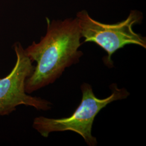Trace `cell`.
I'll list each match as a JSON object with an SVG mask.
<instances>
[{"label": "cell", "instance_id": "7a4b0ae2", "mask_svg": "<svg viewBox=\"0 0 146 146\" xmlns=\"http://www.w3.org/2000/svg\"><path fill=\"white\" fill-rule=\"evenodd\" d=\"M110 88L111 95L101 99L95 95L90 84L83 83L81 86L82 94L81 103L72 115L58 119L36 117L33 121V127L44 137H48L52 132L72 131L81 136L88 146H97V139L92 134L95 117L108 104L125 99L130 95L126 89L119 88L116 84H112Z\"/></svg>", "mask_w": 146, "mask_h": 146}, {"label": "cell", "instance_id": "277c9868", "mask_svg": "<svg viewBox=\"0 0 146 146\" xmlns=\"http://www.w3.org/2000/svg\"><path fill=\"white\" fill-rule=\"evenodd\" d=\"M14 48L16 55L15 64L11 73L0 78V116L10 114L20 105L33 107L38 110H50V102L26 92L27 78L31 75L35 67L20 43H15Z\"/></svg>", "mask_w": 146, "mask_h": 146}, {"label": "cell", "instance_id": "6da1fadb", "mask_svg": "<svg viewBox=\"0 0 146 146\" xmlns=\"http://www.w3.org/2000/svg\"><path fill=\"white\" fill-rule=\"evenodd\" d=\"M46 20L45 36L25 49L31 61L36 62L31 75L27 78V94L54 83L66 68L79 62L84 55L79 50L82 36L76 17L62 21Z\"/></svg>", "mask_w": 146, "mask_h": 146}, {"label": "cell", "instance_id": "3957f363", "mask_svg": "<svg viewBox=\"0 0 146 146\" xmlns=\"http://www.w3.org/2000/svg\"><path fill=\"white\" fill-rule=\"evenodd\" d=\"M81 29L84 43L94 42L106 51L108 55L104 58L108 67H113L111 58L117 50L126 45L135 44L146 48V37L136 33L133 27L143 20V14L136 10L131 11L123 21L114 24H106L95 20L86 10L78 12L76 17Z\"/></svg>", "mask_w": 146, "mask_h": 146}]
</instances>
